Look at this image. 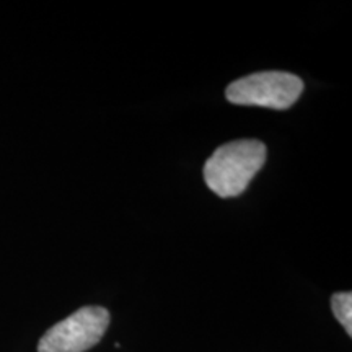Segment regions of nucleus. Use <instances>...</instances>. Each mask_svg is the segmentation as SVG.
Here are the masks:
<instances>
[{"label": "nucleus", "mask_w": 352, "mask_h": 352, "mask_svg": "<svg viewBox=\"0 0 352 352\" xmlns=\"http://www.w3.org/2000/svg\"><path fill=\"white\" fill-rule=\"evenodd\" d=\"M266 162V145L261 140H233L212 153L204 165V179L220 197L241 195Z\"/></svg>", "instance_id": "f257e3e1"}, {"label": "nucleus", "mask_w": 352, "mask_h": 352, "mask_svg": "<svg viewBox=\"0 0 352 352\" xmlns=\"http://www.w3.org/2000/svg\"><path fill=\"white\" fill-rule=\"evenodd\" d=\"M331 310L338 321L346 329V333L352 334V294L338 292L331 297Z\"/></svg>", "instance_id": "20e7f679"}, {"label": "nucleus", "mask_w": 352, "mask_h": 352, "mask_svg": "<svg viewBox=\"0 0 352 352\" xmlns=\"http://www.w3.org/2000/svg\"><path fill=\"white\" fill-rule=\"evenodd\" d=\"M109 314L103 307H82L39 340L38 352H85L107 333Z\"/></svg>", "instance_id": "7ed1b4c3"}, {"label": "nucleus", "mask_w": 352, "mask_h": 352, "mask_svg": "<svg viewBox=\"0 0 352 352\" xmlns=\"http://www.w3.org/2000/svg\"><path fill=\"white\" fill-rule=\"evenodd\" d=\"M303 91L302 78L289 72H258L232 82L227 87V100L243 107L289 109Z\"/></svg>", "instance_id": "f03ea898"}]
</instances>
